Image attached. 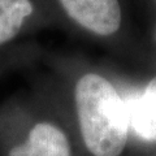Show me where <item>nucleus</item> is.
Segmentation results:
<instances>
[{
	"mask_svg": "<svg viewBox=\"0 0 156 156\" xmlns=\"http://www.w3.org/2000/svg\"><path fill=\"white\" fill-rule=\"evenodd\" d=\"M74 103L85 147L92 156H120L129 133L126 103L111 82L96 73L77 81Z\"/></svg>",
	"mask_w": 156,
	"mask_h": 156,
	"instance_id": "nucleus-1",
	"label": "nucleus"
},
{
	"mask_svg": "<svg viewBox=\"0 0 156 156\" xmlns=\"http://www.w3.org/2000/svg\"><path fill=\"white\" fill-rule=\"evenodd\" d=\"M13 129L4 156H72L68 135L51 121H34L23 130L14 122Z\"/></svg>",
	"mask_w": 156,
	"mask_h": 156,
	"instance_id": "nucleus-2",
	"label": "nucleus"
},
{
	"mask_svg": "<svg viewBox=\"0 0 156 156\" xmlns=\"http://www.w3.org/2000/svg\"><path fill=\"white\" fill-rule=\"evenodd\" d=\"M78 26L99 37L115 34L121 25L119 0H58Z\"/></svg>",
	"mask_w": 156,
	"mask_h": 156,
	"instance_id": "nucleus-3",
	"label": "nucleus"
},
{
	"mask_svg": "<svg viewBox=\"0 0 156 156\" xmlns=\"http://www.w3.org/2000/svg\"><path fill=\"white\" fill-rule=\"evenodd\" d=\"M126 103L129 126L140 138L156 142V77L140 95Z\"/></svg>",
	"mask_w": 156,
	"mask_h": 156,
	"instance_id": "nucleus-4",
	"label": "nucleus"
},
{
	"mask_svg": "<svg viewBox=\"0 0 156 156\" xmlns=\"http://www.w3.org/2000/svg\"><path fill=\"white\" fill-rule=\"evenodd\" d=\"M34 9L31 0H0V48L21 34Z\"/></svg>",
	"mask_w": 156,
	"mask_h": 156,
	"instance_id": "nucleus-5",
	"label": "nucleus"
}]
</instances>
